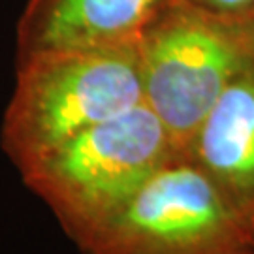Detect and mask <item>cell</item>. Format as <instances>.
<instances>
[{"label": "cell", "mask_w": 254, "mask_h": 254, "mask_svg": "<svg viewBox=\"0 0 254 254\" xmlns=\"http://www.w3.org/2000/svg\"><path fill=\"white\" fill-rule=\"evenodd\" d=\"M143 104L137 42L17 57L2 149L23 172L102 121Z\"/></svg>", "instance_id": "1"}, {"label": "cell", "mask_w": 254, "mask_h": 254, "mask_svg": "<svg viewBox=\"0 0 254 254\" xmlns=\"http://www.w3.org/2000/svg\"><path fill=\"white\" fill-rule=\"evenodd\" d=\"M177 153L160 119L139 104L87 128L19 173L77 243Z\"/></svg>", "instance_id": "2"}, {"label": "cell", "mask_w": 254, "mask_h": 254, "mask_svg": "<svg viewBox=\"0 0 254 254\" xmlns=\"http://www.w3.org/2000/svg\"><path fill=\"white\" fill-rule=\"evenodd\" d=\"M143 104L187 153L232 79L254 61L251 17L172 0L137 38Z\"/></svg>", "instance_id": "3"}, {"label": "cell", "mask_w": 254, "mask_h": 254, "mask_svg": "<svg viewBox=\"0 0 254 254\" xmlns=\"http://www.w3.org/2000/svg\"><path fill=\"white\" fill-rule=\"evenodd\" d=\"M75 245L85 254H254V232L207 173L177 153Z\"/></svg>", "instance_id": "4"}, {"label": "cell", "mask_w": 254, "mask_h": 254, "mask_svg": "<svg viewBox=\"0 0 254 254\" xmlns=\"http://www.w3.org/2000/svg\"><path fill=\"white\" fill-rule=\"evenodd\" d=\"M172 0H28L17 25V57L44 49L137 42Z\"/></svg>", "instance_id": "5"}, {"label": "cell", "mask_w": 254, "mask_h": 254, "mask_svg": "<svg viewBox=\"0 0 254 254\" xmlns=\"http://www.w3.org/2000/svg\"><path fill=\"white\" fill-rule=\"evenodd\" d=\"M187 154L254 232V61L215 102Z\"/></svg>", "instance_id": "6"}, {"label": "cell", "mask_w": 254, "mask_h": 254, "mask_svg": "<svg viewBox=\"0 0 254 254\" xmlns=\"http://www.w3.org/2000/svg\"><path fill=\"white\" fill-rule=\"evenodd\" d=\"M192 6L207 9L226 17L249 19L254 13V0H183Z\"/></svg>", "instance_id": "7"}, {"label": "cell", "mask_w": 254, "mask_h": 254, "mask_svg": "<svg viewBox=\"0 0 254 254\" xmlns=\"http://www.w3.org/2000/svg\"><path fill=\"white\" fill-rule=\"evenodd\" d=\"M251 21H253V25H254V13H253V15H251Z\"/></svg>", "instance_id": "8"}]
</instances>
